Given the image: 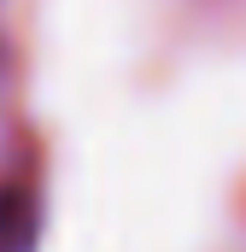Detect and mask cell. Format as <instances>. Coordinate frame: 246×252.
<instances>
[{"label": "cell", "mask_w": 246, "mask_h": 252, "mask_svg": "<svg viewBox=\"0 0 246 252\" xmlns=\"http://www.w3.org/2000/svg\"><path fill=\"white\" fill-rule=\"evenodd\" d=\"M35 247V205L24 188H0V252H30Z\"/></svg>", "instance_id": "1"}]
</instances>
